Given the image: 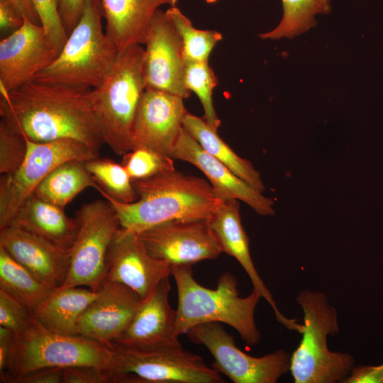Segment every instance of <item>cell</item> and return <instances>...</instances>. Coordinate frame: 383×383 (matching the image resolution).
<instances>
[{
    "mask_svg": "<svg viewBox=\"0 0 383 383\" xmlns=\"http://www.w3.org/2000/svg\"><path fill=\"white\" fill-rule=\"evenodd\" d=\"M91 89L37 80L10 91L0 87L1 121L33 142L70 138L99 150L104 141Z\"/></svg>",
    "mask_w": 383,
    "mask_h": 383,
    "instance_id": "6da1fadb",
    "label": "cell"
},
{
    "mask_svg": "<svg viewBox=\"0 0 383 383\" xmlns=\"http://www.w3.org/2000/svg\"><path fill=\"white\" fill-rule=\"evenodd\" d=\"M138 199L123 204L104 196L122 228L138 233L172 220H209L223 204L209 182L175 169L133 181Z\"/></svg>",
    "mask_w": 383,
    "mask_h": 383,
    "instance_id": "7a4b0ae2",
    "label": "cell"
},
{
    "mask_svg": "<svg viewBox=\"0 0 383 383\" xmlns=\"http://www.w3.org/2000/svg\"><path fill=\"white\" fill-rule=\"evenodd\" d=\"M171 267L178 294L175 327L178 338L195 326L216 322L233 328L250 346L260 342L255 311L262 296L257 290L240 296L237 279L229 272L218 277L216 289L206 288L195 280L191 266Z\"/></svg>",
    "mask_w": 383,
    "mask_h": 383,
    "instance_id": "3957f363",
    "label": "cell"
},
{
    "mask_svg": "<svg viewBox=\"0 0 383 383\" xmlns=\"http://www.w3.org/2000/svg\"><path fill=\"white\" fill-rule=\"evenodd\" d=\"M144 48L133 45L120 52L110 72L89 97L104 143L118 155L133 149V128L146 89Z\"/></svg>",
    "mask_w": 383,
    "mask_h": 383,
    "instance_id": "277c9868",
    "label": "cell"
},
{
    "mask_svg": "<svg viewBox=\"0 0 383 383\" xmlns=\"http://www.w3.org/2000/svg\"><path fill=\"white\" fill-rule=\"evenodd\" d=\"M99 0H85L82 16L55 60L33 80L94 89L110 72L119 52L102 28Z\"/></svg>",
    "mask_w": 383,
    "mask_h": 383,
    "instance_id": "5b68a950",
    "label": "cell"
},
{
    "mask_svg": "<svg viewBox=\"0 0 383 383\" xmlns=\"http://www.w3.org/2000/svg\"><path fill=\"white\" fill-rule=\"evenodd\" d=\"M296 300L303 310L304 331L291 355L294 382L342 383L354 367L355 359L350 353L328 349V335H336L340 331L335 308L320 291L304 289Z\"/></svg>",
    "mask_w": 383,
    "mask_h": 383,
    "instance_id": "8992f818",
    "label": "cell"
},
{
    "mask_svg": "<svg viewBox=\"0 0 383 383\" xmlns=\"http://www.w3.org/2000/svg\"><path fill=\"white\" fill-rule=\"evenodd\" d=\"M112 358L109 346L83 335L53 332L33 316L25 331L16 338L10 363L0 374V382L13 383L18 377L45 367L87 365L109 370Z\"/></svg>",
    "mask_w": 383,
    "mask_h": 383,
    "instance_id": "52a82bcc",
    "label": "cell"
},
{
    "mask_svg": "<svg viewBox=\"0 0 383 383\" xmlns=\"http://www.w3.org/2000/svg\"><path fill=\"white\" fill-rule=\"evenodd\" d=\"M111 383H223L221 373L182 346L140 349L112 342Z\"/></svg>",
    "mask_w": 383,
    "mask_h": 383,
    "instance_id": "ba28073f",
    "label": "cell"
},
{
    "mask_svg": "<svg viewBox=\"0 0 383 383\" xmlns=\"http://www.w3.org/2000/svg\"><path fill=\"white\" fill-rule=\"evenodd\" d=\"M74 218L77 237L70 250L68 274L60 287L87 286L97 291L104 279L109 248L121 227L120 221L107 200L84 204Z\"/></svg>",
    "mask_w": 383,
    "mask_h": 383,
    "instance_id": "9c48e42d",
    "label": "cell"
},
{
    "mask_svg": "<svg viewBox=\"0 0 383 383\" xmlns=\"http://www.w3.org/2000/svg\"><path fill=\"white\" fill-rule=\"evenodd\" d=\"M27 153L21 166L0 179V230L9 226L21 204L55 168L71 160L87 161L99 150L77 140L35 143L26 139Z\"/></svg>",
    "mask_w": 383,
    "mask_h": 383,
    "instance_id": "30bf717a",
    "label": "cell"
},
{
    "mask_svg": "<svg viewBox=\"0 0 383 383\" xmlns=\"http://www.w3.org/2000/svg\"><path fill=\"white\" fill-rule=\"evenodd\" d=\"M186 334L209 350L214 358L213 367L234 383H275L290 372L291 355L284 349L262 357L249 355L238 348L221 323H201Z\"/></svg>",
    "mask_w": 383,
    "mask_h": 383,
    "instance_id": "8fae6325",
    "label": "cell"
},
{
    "mask_svg": "<svg viewBox=\"0 0 383 383\" xmlns=\"http://www.w3.org/2000/svg\"><path fill=\"white\" fill-rule=\"evenodd\" d=\"M148 252L174 265L194 264L218 257L221 247L209 220H172L138 233Z\"/></svg>",
    "mask_w": 383,
    "mask_h": 383,
    "instance_id": "7c38bea8",
    "label": "cell"
},
{
    "mask_svg": "<svg viewBox=\"0 0 383 383\" xmlns=\"http://www.w3.org/2000/svg\"><path fill=\"white\" fill-rule=\"evenodd\" d=\"M144 45L143 72L146 88L187 99L186 60L182 38L165 12L160 9L149 25Z\"/></svg>",
    "mask_w": 383,
    "mask_h": 383,
    "instance_id": "4fadbf2b",
    "label": "cell"
},
{
    "mask_svg": "<svg viewBox=\"0 0 383 383\" xmlns=\"http://www.w3.org/2000/svg\"><path fill=\"white\" fill-rule=\"evenodd\" d=\"M171 274V265L152 256L137 232L121 227L109 248L104 281L123 284L144 299Z\"/></svg>",
    "mask_w": 383,
    "mask_h": 383,
    "instance_id": "5bb4252c",
    "label": "cell"
},
{
    "mask_svg": "<svg viewBox=\"0 0 383 383\" xmlns=\"http://www.w3.org/2000/svg\"><path fill=\"white\" fill-rule=\"evenodd\" d=\"M59 52L43 27L24 18L20 28L0 41V87L10 91L33 80Z\"/></svg>",
    "mask_w": 383,
    "mask_h": 383,
    "instance_id": "9a60e30c",
    "label": "cell"
},
{
    "mask_svg": "<svg viewBox=\"0 0 383 383\" xmlns=\"http://www.w3.org/2000/svg\"><path fill=\"white\" fill-rule=\"evenodd\" d=\"M183 100L165 91L146 88L133 123V149L143 147L172 158L188 113Z\"/></svg>",
    "mask_w": 383,
    "mask_h": 383,
    "instance_id": "2e32d148",
    "label": "cell"
},
{
    "mask_svg": "<svg viewBox=\"0 0 383 383\" xmlns=\"http://www.w3.org/2000/svg\"><path fill=\"white\" fill-rule=\"evenodd\" d=\"M99 295L77 322L80 335L108 346L125 331L135 316L142 299L127 286L104 281Z\"/></svg>",
    "mask_w": 383,
    "mask_h": 383,
    "instance_id": "e0dca14e",
    "label": "cell"
},
{
    "mask_svg": "<svg viewBox=\"0 0 383 383\" xmlns=\"http://www.w3.org/2000/svg\"><path fill=\"white\" fill-rule=\"evenodd\" d=\"M172 157L187 162L200 170L222 200L242 201L262 216L274 214V201L271 199L263 196L224 164L209 154L184 128Z\"/></svg>",
    "mask_w": 383,
    "mask_h": 383,
    "instance_id": "ac0fdd59",
    "label": "cell"
},
{
    "mask_svg": "<svg viewBox=\"0 0 383 383\" xmlns=\"http://www.w3.org/2000/svg\"><path fill=\"white\" fill-rule=\"evenodd\" d=\"M170 277L141 303L130 324L114 343L140 349L182 346L175 334L177 311L169 302Z\"/></svg>",
    "mask_w": 383,
    "mask_h": 383,
    "instance_id": "d6986e66",
    "label": "cell"
},
{
    "mask_svg": "<svg viewBox=\"0 0 383 383\" xmlns=\"http://www.w3.org/2000/svg\"><path fill=\"white\" fill-rule=\"evenodd\" d=\"M0 246L39 280L60 287L70 266V250L61 249L16 226L0 230Z\"/></svg>",
    "mask_w": 383,
    "mask_h": 383,
    "instance_id": "ffe728a7",
    "label": "cell"
},
{
    "mask_svg": "<svg viewBox=\"0 0 383 383\" xmlns=\"http://www.w3.org/2000/svg\"><path fill=\"white\" fill-rule=\"evenodd\" d=\"M240 204L237 199L224 201L209 220L223 252L235 257L249 276L253 286L274 311L277 320L287 329L298 331L300 325L296 319L288 318L278 309L269 289L265 286L252 260L249 238L242 226Z\"/></svg>",
    "mask_w": 383,
    "mask_h": 383,
    "instance_id": "44dd1931",
    "label": "cell"
},
{
    "mask_svg": "<svg viewBox=\"0 0 383 383\" xmlns=\"http://www.w3.org/2000/svg\"><path fill=\"white\" fill-rule=\"evenodd\" d=\"M178 0H99L106 33L118 52L144 44L149 25L159 7L175 6Z\"/></svg>",
    "mask_w": 383,
    "mask_h": 383,
    "instance_id": "7402d4cb",
    "label": "cell"
},
{
    "mask_svg": "<svg viewBox=\"0 0 383 383\" xmlns=\"http://www.w3.org/2000/svg\"><path fill=\"white\" fill-rule=\"evenodd\" d=\"M10 225L66 250H71L78 230L75 218L68 217L64 208L47 202L34 194L21 204Z\"/></svg>",
    "mask_w": 383,
    "mask_h": 383,
    "instance_id": "603a6c76",
    "label": "cell"
},
{
    "mask_svg": "<svg viewBox=\"0 0 383 383\" xmlns=\"http://www.w3.org/2000/svg\"><path fill=\"white\" fill-rule=\"evenodd\" d=\"M98 295L99 290L78 287H60L52 292L33 316L53 332L77 335L79 317Z\"/></svg>",
    "mask_w": 383,
    "mask_h": 383,
    "instance_id": "cb8c5ba5",
    "label": "cell"
},
{
    "mask_svg": "<svg viewBox=\"0 0 383 383\" xmlns=\"http://www.w3.org/2000/svg\"><path fill=\"white\" fill-rule=\"evenodd\" d=\"M183 128L209 154L228 167L234 174L255 189L262 193L265 187L260 173L252 163L238 156L213 130L204 118L189 112L183 121Z\"/></svg>",
    "mask_w": 383,
    "mask_h": 383,
    "instance_id": "d4e9b609",
    "label": "cell"
},
{
    "mask_svg": "<svg viewBox=\"0 0 383 383\" xmlns=\"http://www.w3.org/2000/svg\"><path fill=\"white\" fill-rule=\"evenodd\" d=\"M97 184L87 170L84 161L71 160L55 168L36 187L40 199L65 208L80 192Z\"/></svg>",
    "mask_w": 383,
    "mask_h": 383,
    "instance_id": "484cf974",
    "label": "cell"
},
{
    "mask_svg": "<svg viewBox=\"0 0 383 383\" xmlns=\"http://www.w3.org/2000/svg\"><path fill=\"white\" fill-rule=\"evenodd\" d=\"M0 289L18 299L33 315L56 289L39 280L0 246Z\"/></svg>",
    "mask_w": 383,
    "mask_h": 383,
    "instance_id": "4316f807",
    "label": "cell"
},
{
    "mask_svg": "<svg viewBox=\"0 0 383 383\" xmlns=\"http://www.w3.org/2000/svg\"><path fill=\"white\" fill-rule=\"evenodd\" d=\"M283 16L273 30L260 35L263 39L292 38L316 26L315 16L328 14L331 0H282Z\"/></svg>",
    "mask_w": 383,
    "mask_h": 383,
    "instance_id": "83f0119b",
    "label": "cell"
},
{
    "mask_svg": "<svg viewBox=\"0 0 383 383\" xmlns=\"http://www.w3.org/2000/svg\"><path fill=\"white\" fill-rule=\"evenodd\" d=\"M84 165L97 184L96 189L102 196L123 204L138 199L133 180L122 164L98 157L84 161Z\"/></svg>",
    "mask_w": 383,
    "mask_h": 383,
    "instance_id": "f1b7e54d",
    "label": "cell"
},
{
    "mask_svg": "<svg viewBox=\"0 0 383 383\" xmlns=\"http://www.w3.org/2000/svg\"><path fill=\"white\" fill-rule=\"evenodd\" d=\"M165 13L182 38L185 60L209 61L211 51L222 40V34L216 30L195 28L176 6H170Z\"/></svg>",
    "mask_w": 383,
    "mask_h": 383,
    "instance_id": "f546056e",
    "label": "cell"
},
{
    "mask_svg": "<svg viewBox=\"0 0 383 383\" xmlns=\"http://www.w3.org/2000/svg\"><path fill=\"white\" fill-rule=\"evenodd\" d=\"M218 84V79L209 65V61H186L184 84L191 92L199 97L204 111V120L215 131L221 125L213 103V90Z\"/></svg>",
    "mask_w": 383,
    "mask_h": 383,
    "instance_id": "4dcf8cb0",
    "label": "cell"
},
{
    "mask_svg": "<svg viewBox=\"0 0 383 383\" xmlns=\"http://www.w3.org/2000/svg\"><path fill=\"white\" fill-rule=\"evenodd\" d=\"M173 160L150 149L138 147L124 154L121 164L135 181L174 170Z\"/></svg>",
    "mask_w": 383,
    "mask_h": 383,
    "instance_id": "1f68e13d",
    "label": "cell"
},
{
    "mask_svg": "<svg viewBox=\"0 0 383 383\" xmlns=\"http://www.w3.org/2000/svg\"><path fill=\"white\" fill-rule=\"evenodd\" d=\"M26 138L0 121V174L16 171L23 162L27 153Z\"/></svg>",
    "mask_w": 383,
    "mask_h": 383,
    "instance_id": "d6a6232c",
    "label": "cell"
},
{
    "mask_svg": "<svg viewBox=\"0 0 383 383\" xmlns=\"http://www.w3.org/2000/svg\"><path fill=\"white\" fill-rule=\"evenodd\" d=\"M40 25L53 45L60 51L68 35L58 10L57 0H30Z\"/></svg>",
    "mask_w": 383,
    "mask_h": 383,
    "instance_id": "836d02e7",
    "label": "cell"
},
{
    "mask_svg": "<svg viewBox=\"0 0 383 383\" xmlns=\"http://www.w3.org/2000/svg\"><path fill=\"white\" fill-rule=\"evenodd\" d=\"M33 317L30 310L9 293L0 289V326L9 329L18 337Z\"/></svg>",
    "mask_w": 383,
    "mask_h": 383,
    "instance_id": "e575fe53",
    "label": "cell"
},
{
    "mask_svg": "<svg viewBox=\"0 0 383 383\" xmlns=\"http://www.w3.org/2000/svg\"><path fill=\"white\" fill-rule=\"evenodd\" d=\"M63 383H111L108 370L82 365L65 367Z\"/></svg>",
    "mask_w": 383,
    "mask_h": 383,
    "instance_id": "d590c367",
    "label": "cell"
},
{
    "mask_svg": "<svg viewBox=\"0 0 383 383\" xmlns=\"http://www.w3.org/2000/svg\"><path fill=\"white\" fill-rule=\"evenodd\" d=\"M58 10L67 35L78 23L85 0H57Z\"/></svg>",
    "mask_w": 383,
    "mask_h": 383,
    "instance_id": "8d00e7d4",
    "label": "cell"
},
{
    "mask_svg": "<svg viewBox=\"0 0 383 383\" xmlns=\"http://www.w3.org/2000/svg\"><path fill=\"white\" fill-rule=\"evenodd\" d=\"M64 370L60 367L41 368L16 378L13 383H63Z\"/></svg>",
    "mask_w": 383,
    "mask_h": 383,
    "instance_id": "74e56055",
    "label": "cell"
},
{
    "mask_svg": "<svg viewBox=\"0 0 383 383\" xmlns=\"http://www.w3.org/2000/svg\"><path fill=\"white\" fill-rule=\"evenodd\" d=\"M24 18L9 0H0V30L9 35L20 28Z\"/></svg>",
    "mask_w": 383,
    "mask_h": 383,
    "instance_id": "f35d334b",
    "label": "cell"
},
{
    "mask_svg": "<svg viewBox=\"0 0 383 383\" xmlns=\"http://www.w3.org/2000/svg\"><path fill=\"white\" fill-rule=\"evenodd\" d=\"M342 383H383V364L354 366Z\"/></svg>",
    "mask_w": 383,
    "mask_h": 383,
    "instance_id": "ab89813d",
    "label": "cell"
},
{
    "mask_svg": "<svg viewBox=\"0 0 383 383\" xmlns=\"http://www.w3.org/2000/svg\"><path fill=\"white\" fill-rule=\"evenodd\" d=\"M16 335L8 328L0 326V374L8 367L16 343Z\"/></svg>",
    "mask_w": 383,
    "mask_h": 383,
    "instance_id": "60d3db41",
    "label": "cell"
},
{
    "mask_svg": "<svg viewBox=\"0 0 383 383\" xmlns=\"http://www.w3.org/2000/svg\"><path fill=\"white\" fill-rule=\"evenodd\" d=\"M21 15L30 21L40 25L38 16L30 0H9ZM41 26V25H40Z\"/></svg>",
    "mask_w": 383,
    "mask_h": 383,
    "instance_id": "b9f144b4",
    "label": "cell"
},
{
    "mask_svg": "<svg viewBox=\"0 0 383 383\" xmlns=\"http://www.w3.org/2000/svg\"><path fill=\"white\" fill-rule=\"evenodd\" d=\"M205 1L209 4H212V3H215L218 0H205Z\"/></svg>",
    "mask_w": 383,
    "mask_h": 383,
    "instance_id": "7bdbcfd3",
    "label": "cell"
}]
</instances>
